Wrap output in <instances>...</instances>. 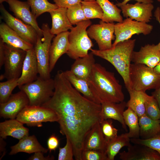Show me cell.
I'll return each mask as SVG.
<instances>
[{"instance_id": "45", "label": "cell", "mask_w": 160, "mask_h": 160, "mask_svg": "<svg viewBox=\"0 0 160 160\" xmlns=\"http://www.w3.org/2000/svg\"><path fill=\"white\" fill-rule=\"evenodd\" d=\"M4 52L3 42L0 39V68L4 65Z\"/></svg>"}, {"instance_id": "33", "label": "cell", "mask_w": 160, "mask_h": 160, "mask_svg": "<svg viewBox=\"0 0 160 160\" xmlns=\"http://www.w3.org/2000/svg\"><path fill=\"white\" fill-rule=\"evenodd\" d=\"M81 4L87 20L95 18L102 19L103 12L96 1H82Z\"/></svg>"}, {"instance_id": "15", "label": "cell", "mask_w": 160, "mask_h": 160, "mask_svg": "<svg viewBox=\"0 0 160 160\" xmlns=\"http://www.w3.org/2000/svg\"><path fill=\"white\" fill-rule=\"evenodd\" d=\"M10 10L16 17L24 23L32 26L36 30L38 35L42 37L43 32L38 26L36 19L30 10V6L27 1L18 0H8Z\"/></svg>"}, {"instance_id": "31", "label": "cell", "mask_w": 160, "mask_h": 160, "mask_svg": "<svg viewBox=\"0 0 160 160\" xmlns=\"http://www.w3.org/2000/svg\"><path fill=\"white\" fill-rule=\"evenodd\" d=\"M130 99L126 106L134 111L139 117L145 114V103L148 95L145 92L132 89L128 90Z\"/></svg>"}, {"instance_id": "12", "label": "cell", "mask_w": 160, "mask_h": 160, "mask_svg": "<svg viewBox=\"0 0 160 160\" xmlns=\"http://www.w3.org/2000/svg\"><path fill=\"white\" fill-rule=\"evenodd\" d=\"M0 10L2 17L5 23L23 39L34 45L38 35L35 29L31 25L13 16L6 9L2 4L0 5Z\"/></svg>"}, {"instance_id": "7", "label": "cell", "mask_w": 160, "mask_h": 160, "mask_svg": "<svg viewBox=\"0 0 160 160\" xmlns=\"http://www.w3.org/2000/svg\"><path fill=\"white\" fill-rule=\"evenodd\" d=\"M41 29L43 38L38 35L34 45V49L38 67L39 74L41 77L47 79L50 78L49 71V50L51 41L55 36L50 31L47 24H43Z\"/></svg>"}, {"instance_id": "25", "label": "cell", "mask_w": 160, "mask_h": 160, "mask_svg": "<svg viewBox=\"0 0 160 160\" xmlns=\"http://www.w3.org/2000/svg\"><path fill=\"white\" fill-rule=\"evenodd\" d=\"M10 155L23 152L29 154L41 151L46 153L48 151L39 143L35 135L28 136L20 140L16 144L10 147Z\"/></svg>"}, {"instance_id": "18", "label": "cell", "mask_w": 160, "mask_h": 160, "mask_svg": "<svg viewBox=\"0 0 160 160\" xmlns=\"http://www.w3.org/2000/svg\"><path fill=\"white\" fill-rule=\"evenodd\" d=\"M39 74L37 62L34 48L26 51L21 75L18 79V87L36 80Z\"/></svg>"}, {"instance_id": "40", "label": "cell", "mask_w": 160, "mask_h": 160, "mask_svg": "<svg viewBox=\"0 0 160 160\" xmlns=\"http://www.w3.org/2000/svg\"><path fill=\"white\" fill-rule=\"evenodd\" d=\"M81 160H108L105 151L95 150H83Z\"/></svg>"}, {"instance_id": "49", "label": "cell", "mask_w": 160, "mask_h": 160, "mask_svg": "<svg viewBox=\"0 0 160 160\" xmlns=\"http://www.w3.org/2000/svg\"><path fill=\"white\" fill-rule=\"evenodd\" d=\"M154 16L160 25V8L159 7H158L156 10L154 12ZM157 45L159 50L160 51V42Z\"/></svg>"}, {"instance_id": "11", "label": "cell", "mask_w": 160, "mask_h": 160, "mask_svg": "<svg viewBox=\"0 0 160 160\" xmlns=\"http://www.w3.org/2000/svg\"><path fill=\"white\" fill-rule=\"evenodd\" d=\"M113 23H107L101 20L98 24L91 25L87 30L89 37L95 40L99 50H105L112 47V41L115 39Z\"/></svg>"}, {"instance_id": "29", "label": "cell", "mask_w": 160, "mask_h": 160, "mask_svg": "<svg viewBox=\"0 0 160 160\" xmlns=\"http://www.w3.org/2000/svg\"><path fill=\"white\" fill-rule=\"evenodd\" d=\"M103 12V16L101 20L107 23L121 22L123 20L121 15V10L116 4L109 0H96Z\"/></svg>"}, {"instance_id": "16", "label": "cell", "mask_w": 160, "mask_h": 160, "mask_svg": "<svg viewBox=\"0 0 160 160\" xmlns=\"http://www.w3.org/2000/svg\"><path fill=\"white\" fill-rule=\"evenodd\" d=\"M160 61V51L157 45L148 44L142 46L138 51L132 52L131 62L133 63L145 65L152 68Z\"/></svg>"}, {"instance_id": "14", "label": "cell", "mask_w": 160, "mask_h": 160, "mask_svg": "<svg viewBox=\"0 0 160 160\" xmlns=\"http://www.w3.org/2000/svg\"><path fill=\"white\" fill-rule=\"evenodd\" d=\"M124 17L148 23L152 18L154 7L152 3L137 2L134 4L127 3L120 6Z\"/></svg>"}, {"instance_id": "36", "label": "cell", "mask_w": 160, "mask_h": 160, "mask_svg": "<svg viewBox=\"0 0 160 160\" xmlns=\"http://www.w3.org/2000/svg\"><path fill=\"white\" fill-rule=\"evenodd\" d=\"M67 14L70 23L73 25L87 20L82 7L81 3L73 5L67 9Z\"/></svg>"}, {"instance_id": "5", "label": "cell", "mask_w": 160, "mask_h": 160, "mask_svg": "<svg viewBox=\"0 0 160 160\" xmlns=\"http://www.w3.org/2000/svg\"><path fill=\"white\" fill-rule=\"evenodd\" d=\"M129 78L131 88L135 90L145 92L160 87V74L144 64L131 63Z\"/></svg>"}, {"instance_id": "2", "label": "cell", "mask_w": 160, "mask_h": 160, "mask_svg": "<svg viewBox=\"0 0 160 160\" xmlns=\"http://www.w3.org/2000/svg\"><path fill=\"white\" fill-rule=\"evenodd\" d=\"M93 93L100 104L108 102L119 103L124 101L122 87L114 73L95 63L88 80Z\"/></svg>"}, {"instance_id": "32", "label": "cell", "mask_w": 160, "mask_h": 160, "mask_svg": "<svg viewBox=\"0 0 160 160\" xmlns=\"http://www.w3.org/2000/svg\"><path fill=\"white\" fill-rule=\"evenodd\" d=\"M123 116L124 122L129 128L127 133L130 138H140V126L139 117L136 113L129 108L124 111Z\"/></svg>"}, {"instance_id": "30", "label": "cell", "mask_w": 160, "mask_h": 160, "mask_svg": "<svg viewBox=\"0 0 160 160\" xmlns=\"http://www.w3.org/2000/svg\"><path fill=\"white\" fill-rule=\"evenodd\" d=\"M130 138L127 133L122 134L106 144L105 153L108 160H114L121 149L130 144Z\"/></svg>"}, {"instance_id": "38", "label": "cell", "mask_w": 160, "mask_h": 160, "mask_svg": "<svg viewBox=\"0 0 160 160\" xmlns=\"http://www.w3.org/2000/svg\"><path fill=\"white\" fill-rule=\"evenodd\" d=\"M100 122L106 144L117 136L118 130L113 126L112 119L104 120Z\"/></svg>"}, {"instance_id": "8", "label": "cell", "mask_w": 160, "mask_h": 160, "mask_svg": "<svg viewBox=\"0 0 160 160\" xmlns=\"http://www.w3.org/2000/svg\"><path fill=\"white\" fill-rule=\"evenodd\" d=\"M4 52V73L0 80L19 78L21 74L26 51L15 48L3 42Z\"/></svg>"}, {"instance_id": "47", "label": "cell", "mask_w": 160, "mask_h": 160, "mask_svg": "<svg viewBox=\"0 0 160 160\" xmlns=\"http://www.w3.org/2000/svg\"><path fill=\"white\" fill-rule=\"evenodd\" d=\"M132 0H124L121 2H119L116 4L117 7H119L121 5L126 4L129 1ZM137 2L143 3H153V0H134Z\"/></svg>"}, {"instance_id": "3", "label": "cell", "mask_w": 160, "mask_h": 160, "mask_svg": "<svg viewBox=\"0 0 160 160\" xmlns=\"http://www.w3.org/2000/svg\"><path fill=\"white\" fill-rule=\"evenodd\" d=\"M135 42V39H130L119 42L107 50H90L94 55L106 60L113 65L122 77L127 91L131 89L129 71Z\"/></svg>"}, {"instance_id": "48", "label": "cell", "mask_w": 160, "mask_h": 160, "mask_svg": "<svg viewBox=\"0 0 160 160\" xmlns=\"http://www.w3.org/2000/svg\"><path fill=\"white\" fill-rule=\"evenodd\" d=\"M151 94L157 100L160 109V87L155 89Z\"/></svg>"}, {"instance_id": "27", "label": "cell", "mask_w": 160, "mask_h": 160, "mask_svg": "<svg viewBox=\"0 0 160 160\" xmlns=\"http://www.w3.org/2000/svg\"><path fill=\"white\" fill-rule=\"evenodd\" d=\"M140 138L146 139L160 134L159 120L152 119L145 114L139 117Z\"/></svg>"}, {"instance_id": "20", "label": "cell", "mask_w": 160, "mask_h": 160, "mask_svg": "<svg viewBox=\"0 0 160 160\" xmlns=\"http://www.w3.org/2000/svg\"><path fill=\"white\" fill-rule=\"evenodd\" d=\"M126 104V103L124 101L119 103L108 102L101 103L100 122L108 119L116 120L121 124L122 127L127 131V125L123 116Z\"/></svg>"}, {"instance_id": "22", "label": "cell", "mask_w": 160, "mask_h": 160, "mask_svg": "<svg viewBox=\"0 0 160 160\" xmlns=\"http://www.w3.org/2000/svg\"><path fill=\"white\" fill-rule=\"evenodd\" d=\"M16 119H10L0 123V136L6 139L10 136L19 140L29 135V129Z\"/></svg>"}, {"instance_id": "17", "label": "cell", "mask_w": 160, "mask_h": 160, "mask_svg": "<svg viewBox=\"0 0 160 160\" xmlns=\"http://www.w3.org/2000/svg\"><path fill=\"white\" fill-rule=\"evenodd\" d=\"M122 160H160V154L156 151L145 145L130 144L127 151L119 153Z\"/></svg>"}, {"instance_id": "19", "label": "cell", "mask_w": 160, "mask_h": 160, "mask_svg": "<svg viewBox=\"0 0 160 160\" xmlns=\"http://www.w3.org/2000/svg\"><path fill=\"white\" fill-rule=\"evenodd\" d=\"M68 31L59 33L53 39L49 50V71L54 69L59 58L66 53L68 49L69 44Z\"/></svg>"}, {"instance_id": "21", "label": "cell", "mask_w": 160, "mask_h": 160, "mask_svg": "<svg viewBox=\"0 0 160 160\" xmlns=\"http://www.w3.org/2000/svg\"><path fill=\"white\" fill-rule=\"evenodd\" d=\"M1 39L4 43L12 47L25 51L34 47V45L22 38L6 23L0 25Z\"/></svg>"}, {"instance_id": "13", "label": "cell", "mask_w": 160, "mask_h": 160, "mask_svg": "<svg viewBox=\"0 0 160 160\" xmlns=\"http://www.w3.org/2000/svg\"><path fill=\"white\" fill-rule=\"evenodd\" d=\"M29 105L28 98L23 91L12 94L6 102L0 103V116L4 118L16 119L19 113Z\"/></svg>"}, {"instance_id": "43", "label": "cell", "mask_w": 160, "mask_h": 160, "mask_svg": "<svg viewBox=\"0 0 160 160\" xmlns=\"http://www.w3.org/2000/svg\"><path fill=\"white\" fill-rule=\"evenodd\" d=\"M59 141L56 135L53 134L48 138L47 141L48 149L50 152L52 151H55L58 147Z\"/></svg>"}, {"instance_id": "50", "label": "cell", "mask_w": 160, "mask_h": 160, "mask_svg": "<svg viewBox=\"0 0 160 160\" xmlns=\"http://www.w3.org/2000/svg\"><path fill=\"white\" fill-rule=\"evenodd\" d=\"M153 69L156 73L160 74V61Z\"/></svg>"}, {"instance_id": "34", "label": "cell", "mask_w": 160, "mask_h": 160, "mask_svg": "<svg viewBox=\"0 0 160 160\" xmlns=\"http://www.w3.org/2000/svg\"><path fill=\"white\" fill-rule=\"evenodd\" d=\"M31 12L36 18L45 12H49L58 7L55 4L49 2L48 0H27Z\"/></svg>"}, {"instance_id": "41", "label": "cell", "mask_w": 160, "mask_h": 160, "mask_svg": "<svg viewBox=\"0 0 160 160\" xmlns=\"http://www.w3.org/2000/svg\"><path fill=\"white\" fill-rule=\"evenodd\" d=\"M74 157L73 149L70 141L66 138L65 145L63 148H59L58 160H73Z\"/></svg>"}, {"instance_id": "9", "label": "cell", "mask_w": 160, "mask_h": 160, "mask_svg": "<svg viewBox=\"0 0 160 160\" xmlns=\"http://www.w3.org/2000/svg\"><path fill=\"white\" fill-rule=\"evenodd\" d=\"M16 119L29 126H42V123L57 122L58 117L52 110L42 106L28 105L17 115Z\"/></svg>"}, {"instance_id": "28", "label": "cell", "mask_w": 160, "mask_h": 160, "mask_svg": "<svg viewBox=\"0 0 160 160\" xmlns=\"http://www.w3.org/2000/svg\"><path fill=\"white\" fill-rule=\"evenodd\" d=\"M63 73L73 87L84 96L93 102L101 104L93 93L87 81L76 77L70 70Z\"/></svg>"}, {"instance_id": "52", "label": "cell", "mask_w": 160, "mask_h": 160, "mask_svg": "<svg viewBox=\"0 0 160 160\" xmlns=\"http://www.w3.org/2000/svg\"><path fill=\"white\" fill-rule=\"evenodd\" d=\"M89 0H83V1H89Z\"/></svg>"}, {"instance_id": "46", "label": "cell", "mask_w": 160, "mask_h": 160, "mask_svg": "<svg viewBox=\"0 0 160 160\" xmlns=\"http://www.w3.org/2000/svg\"><path fill=\"white\" fill-rule=\"evenodd\" d=\"M3 138H0V160L4 156L6 153L5 146L6 143L4 140Z\"/></svg>"}, {"instance_id": "35", "label": "cell", "mask_w": 160, "mask_h": 160, "mask_svg": "<svg viewBox=\"0 0 160 160\" xmlns=\"http://www.w3.org/2000/svg\"><path fill=\"white\" fill-rule=\"evenodd\" d=\"M18 78L12 79L0 83V103L6 102L14 89L18 86Z\"/></svg>"}, {"instance_id": "1", "label": "cell", "mask_w": 160, "mask_h": 160, "mask_svg": "<svg viewBox=\"0 0 160 160\" xmlns=\"http://www.w3.org/2000/svg\"><path fill=\"white\" fill-rule=\"evenodd\" d=\"M54 80L53 95L41 106L52 110L57 114L60 132L71 142L75 159L81 160L85 138L95 124L100 122L101 105L82 95L66 78L63 71H58Z\"/></svg>"}, {"instance_id": "37", "label": "cell", "mask_w": 160, "mask_h": 160, "mask_svg": "<svg viewBox=\"0 0 160 160\" xmlns=\"http://www.w3.org/2000/svg\"><path fill=\"white\" fill-rule=\"evenodd\" d=\"M145 114L154 120L160 119V109L158 103L152 95L147 96L145 103Z\"/></svg>"}, {"instance_id": "44", "label": "cell", "mask_w": 160, "mask_h": 160, "mask_svg": "<svg viewBox=\"0 0 160 160\" xmlns=\"http://www.w3.org/2000/svg\"><path fill=\"white\" fill-rule=\"evenodd\" d=\"M43 153L41 152H37L30 157L28 160H52L54 159L53 156H50L49 155L47 156H44Z\"/></svg>"}, {"instance_id": "53", "label": "cell", "mask_w": 160, "mask_h": 160, "mask_svg": "<svg viewBox=\"0 0 160 160\" xmlns=\"http://www.w3.org/2000/svg\"><path fill=\"white\" fill-rule=\"evenodd\" d=\"M157 1L159 2H160V0H157Z\"/></svg>"}, {"instance_id": "39", "label": "cell", "mask_w": 160, "mask_h": 160, "mask_svg": "<svg viewBox=\"0 0 160 160\" xmlns=\"http://www.w3.org/2000/svg\"><path fill=\"white\" fill-rule=\"evenodd\" d=\"M131 142L147 146L157 151L160 154V134L146 139L140 138H130Z\"/></svg>"}, {"instance_id": "6", "label": "cell", "mask_w": 160, "mask_h": 160, "mask_svg": "<svg viewBox=\"0 0 160 160\" xmlns=\"http://www.w3.org/2000/svg\"><path fill=\"white\" fill-rule=\"evenodd\" d=\"M28 96L29 105L41 106L53 96L55 81L51 78L45 79L39 76L35 81L19 87Z\"/></svg>"}, {"instance_id": "10", "label": "cell", "mask_w": 160, "mask_h": 160, "mask_svg": "<svg viewBox=\"0 0 160 160\" xmlns=\"http://www.w3.org/2000/svg\"><path fill=\"white\" fill-rule=\"evenodd\" d=\"M153 28L152 25L147 23L127 18L121 22L118 23L114 25L115 39L112 44V47L119 42L130 39L134 35H148L151 32Z\"/></svg>"}, {"instance_id": "26", "label": "cell", "mask_w": 160, "mask_h": 160, "mask_svg": "<svg viewBox=\"0 0 160 160\" xmlns=\"http://www.w3.org/2000/svg\"><path fill=\"white\" fill-rule=\"evenodd\" d=\"M106 142L101 130L100 122H97L86 135L84 139L83 150H99L104 151Z\"/></svg>"}, {"instance_id": "24", "label": "cell", "mask_w": 160, "mask_h": 160, "mask_svg": "<svg viewBox=\"0 0 160 160\" xmlns=\"http://www.w3.org/2000/svg\"><path fill=\"white\" fill-rule=\"evenodd\" d=\"M94 55L91 52L84 57L76 59L70 71L76 77L88 81L95 63Z\"/></svg>"}, {"instance_id": "42", "label": "cell", "mask_w": 160, "mask_h": 160, "mask_svg": "<svg viewBox=\"0 0 160 160\" xmlns=\"http://www.w3.org/2000/svg\"><path fill=\"white\" fill-rule=\"evenodd\" d=\"M58 7L68 8L75 4L81 3V0H53Z\"/></svg>"}, {"instance_id": "54", "label": "cell", "mask_w": 160, "mask_h": 160, "mask_svg": "<svg viewBox=\"0 0 160 160\" xmlns=\"http://www.w3.org/2000/svg\"><path fill=\"white\" fill-rule=\"evenodd\" d=\"M159 120L160 122V119H159Z\"/></svg>"}, {"instance_id": "4", "label": "cell", "mask_w": 160, "mask_h": 160, "mask_svg": "<svg viewBox=\"0 0 160 160\" xmlns=\"http://www.w3.org/2000/svg\"><path fill=\"white\" fill-rule=\"evenodd\" d=\"M91 24V21L87 20L78 23L70 30L68 36L69 48L66 54L71 58L76 60L86 56L93 46L87 32V28Z\"/></svg>"}, {"instance_id": "51", "label": "cell", "mask_w": 160, "mask_h": 160, "mask_svg": "<svg viewBox=\"0 0 160 160\" xmlns=\"http://www.w3.org/2000/svg\"><path fill=\"white\" fill-rule=\"evenodd\" d=\"M7 0H0V3L1 4L4 2H7Z\"/></svg>"}, {"instance_id": "23", "label": "cell", "mask_w": 160, "mask_h": 160, "mask_svg": "<svg viewBox=\"0 0 160 160\" xmlns=\"http://www.w3.org/2000/svg\"><path fill=\"white\" fill-rule=\"evenodd\" d=\"M67 8L58 7L49 12L52 19V26L50 31L54 35L68 31L73 27L68 19Z\"/></svg>"}]
</instances>
